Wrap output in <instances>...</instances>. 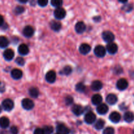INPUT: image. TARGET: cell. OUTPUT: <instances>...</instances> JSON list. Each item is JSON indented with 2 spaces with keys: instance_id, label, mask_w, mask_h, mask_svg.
<instances>
[{
  "instance_id": "cell-45",
  "label": "cell",
  "mask_w": 134,
  "mask_h": 134,
  "mask_svg": "<svg viewBox=\"0 0 134 134\" xmlns=\"http://www.w3.org/2000/svg\"><path fill=\"white\" fill-rule=\"evenodd\" d=\"M56 134H58V133H56Z\"/></svg>"
},
{
  "instance_id": "cell-10",
  "label": "cell",
  "mask_w": 134,
  "mask_h": 134,
  "mask_svg": "<svg viewBox=\"0 0 134 134\" xmlns=\"http://www.w3.org/2000/svg\"><path fill=\"white\" fill-rule=\"evenodd\" d=\"M24 36L26 37H31L34 34V29L31 26H26L22 31Z\"/></svg>"
},
{
  "instance_id": "cell-29",
  "label": "cell",
  "mask_w": 134,
  "mask_h": 134,
  "mask_svg": "<svg viewBox=\"0 0 134 134\" xmlns=\"http://www.w3.org/2000/svg\"><path fill=\"white\" fill-rule=\"evenodd\" d=\"M75 88L76 90L79 92H83L85 91V89H86L85 85L83 83H82V82H79V83L77 84Z\"/></svg>"
},
{
  "instance_id": "cell-35",
  "label": "cell",
  "mask_w": 134,
  "mask_h": 134,
  "mask_svg": "<svg viewBox=\"0 0 134 134\" xmlns=\"http://www.w3.org/2000/svg\"><path fill=\"white\" fill-rule=\"evenodd\" d=\"M15 62H16V63L18 64V65H20V66H22V65H24V64H25V61H24V58H21V57L16 58L15 60Z\"/></svg>"
},
{
  "instance_id": "cell-33",
  "label": "cell",
  "mask_w": 134,
  "mask_h": 134,
  "mask_svg": "<svg viewBox=\"0 0 134 134\" xmlns=\"http://www.w3.org/2000/svg\"><path fill=\"white\" fill-rule=\"evenodd\" d=\"M103 134H115V130L112 127H107L104 129Z\"/></svg>"
},
{
  "instance_id": "cell-21",
  "label": "cell",
  "mask_w": 134,
  "mask_h": 134,
  "mask_svg": "<svg viewBox=\"0 0 134 134\" xmlns=\"http://www.w3.org/2000/svg\"><path fill=\"white\" fill-rule=\"evenodd\" d=\"M103 100V98L102 96L100 94H94L92 97V103H93L95 105H99L101 104V103L102 102Z\"/></svg>"
},
{
  "instance_id": "cell-15",
  "label": "cell",
  "mask_w": 134,
  "mask_h": 134,
  "mask_svg": "<svg viewBox=\"0 0 134 134\" xmlns=\"http://www.w3.org/2000/svg\"><path fill=\"white\" fill-rule=\"evenodd\" d=\"M109 120H111L112 122L113 123H118L121 119V115L119 113L116 112H113L110 114L109 115Z\"/></svg>"
},
{
  "instance_id": "cell-4",
  "label": "cell",
  "mask_w": 134,
  "mask_h": 134,
  "mask_svg": "<svg viewBox=\"0 0 134 134\" xmlns=\"http://www.w3.org/2000/svg\"><path fill=\"white\" fill-rule=\"evenodd\" d=\"M54 15L56 19L62 20L65 18V15H66V12L64 8H57L55 9L54 12Z\"/></svg>"
},
{
  "instance_id": "cell-1",
  "label": "cell",
  "mask_w": 134,
  "mask_h": 134,
  "mask_svg": "<svg viewBox=\"0 0 134 134\" xmlns=\"http://www.w3.org/2000/svg\"><path fill=\"white\" fill-rule=\"evenodd\" d=\"M1 105H2L3 109L5 111H10L11 110H13V108H14V102H13V101L12 100V99H5L2 102Z\"/></svg>"
},
{
  "instance_id": "cell-37",
  "label": "cell",
  "mask_w": 134,
  "mask_h": 134,
  "mask_svg": "<svg viewBox=\"0 0 134 134\" xmlns=\"http://www.w3.org/2000/svg\"><path fill=\"white\" fill-rule=\"evenodd\" d=\"M37 3L40 7H44L47 6V5L48 4V1H47V0H39L37 1Z\"/></svg>"
},
{
  "instance_id": "cell-12",
  "label": "cell",
  "mask_w": 134,
  "mask_h": 134,
  "mask_svg": "<svg viewBox=\"0 0 134 134\" xmlns=\"http://www.w3.org/2000/svg\"><path fill=\"white\" fill-rule=\"evenodd\" d=\"M3 57L5 60L7 61H10L14 57V51L10 48H7L3 52Z\"/></svg>"
},
{
  "instance_id": "cell-8",
  "label": "cell",
  "mask_w": 134,
  "mask_h": 134,
  "mask_svg": "<svg viewBox=\"0 0 134 134\" xmlns=\"http://www.w3.org/2000/svg\"><path fill=\"white\" fill-rule=\"evenodd\" d=\"M106 51L110 54H115L118 51V46L116 43H108L106 46Z\"/></svg>"
},
{
  "instance_id": "cell-18",
  "label": "cell",
  "mask_w": 134,
  "mask_h": 134,
  "mask_svg": "<svg viewBox=\"0 0 134 134\" xmlns=\"http://www.w3.org/2000/svg\"><path fill=\"white\" fill-rule=\"evenodd\" d=\"M118 101L117 96L114 94H110L106 98V102L109 105H113L115 103H116Z\"/></svg>"
},
{
  "instance_id": "cell-40",
  "label": "cell",
  "mask_w": 134,
  "mask_h": 134,
  "mask_svg": "<svg viewBox=\"0 0 134 134\" xmlns=\"http://www.w3.org/2000/svg\"><path fill=\"white\" fill-rule=\"evenodd\" d=\"M5 91V85L3 82L0 81V93H3Z\"/></svg>"
},
{
  "instance_id": "cell-7",
  "label": "cell",
  "mask_w": 134,
  "mask_h": 134,
  "mask_svg": "<svg viewBox=\"0 0 134 134\" xmlns=\"http://www.w3.org/2000/svg\"><path fill=\"white\" fill-rule=\"evenodd\" d=\"M128 82L125 79H120L116 82V88L119 90H124L128 88Z\"/></svg>"
},
{
  "instance_id": "cell-43",
  "label": "cell",
  "mask_w": 134,
  "mask_h": 134,
  "mask_svg": "<svg viewBox=\"0 0 134 134\" xmlns=\"http://www.w3.org/2000/svg\"><path fill=\"white\" fill-rule=\"evenodd\" d=\"M1 106H0V113H1Z\"/></svg>"
},
{
  "instance_id": "cell-9",
  "label": "cell",
  "mask_w": 134,
  "mask_h": 134,
  "mask_svg": "<svg viewBox=\"0 0 134 134\" xmlns=\"http://www.w3.org/2000/svg\"><path fill=\"white\" fill-rule=\"evenodd\" d=\"M45 79L49 83H53L56 81V73L54 71H49L45 75Z\"/></svg>"
},
{
  "instance_id": "cell-2",
  "label": "cell",
  "mask_w": 134,
  "mask_h": 134,
  "mask_svg": "<svg viewBox=\"0 0 134 134\" xmlns=\"http://www.w3.org/2000/svg\"><path fill=\"white\" fill-rule=\"evenodd\" d=\"M94 54L98 58H103L106 54V48L102 45H97L94 48Z\"/></svg>"
},
{
  "instance_id": "cell-30",
  "label": "cell",
  "mask_w": 134,
  "mask_h": 134,
  "mask_svg": "<svg viewBox=\"0 0 134 134\" xmlns=\"http://www.w3.org/2000/svg\"><path fill=\"white\" fill-rule=\"evenodd\" d=\"M72 71H73V69H72L71 67L68 65V66L64 67L62 71V74L65 75H70Z\"/></svg>"
},
{
  "instance_id": "cell-42",
  "label": "cell",
  "mask_w": 134,
  "mask_h": 134,
  "mask_svg": "<svg viewBox=\"0 0 134 134\" xmlns=\"http://www.w3.org/2000/svg\"><path fill=\"white\" fill-rule=\"evenodd\" d=\"M4 24V18L2 15L0 14V26H2Z\"/></svg>"
},
{
  "instance_id": "cell-34",
  "label": "cell",
  "mask_w": 134,
  "mask_h": 134,
  "mask_svg": "<svg viewBox=\"0 0 134 134\" xmlns=\"http://www.w3.org/2000/svg\"><path fill=\"white\" fill-rule=\"evenodd\" d=\"M14 12H15L16 14H22V13L24 12V8L22 6H18L15 8V9H14Z\"/></svg>"
},
{
  "instance_id": "cell-32",
  "label": "cell",
  "mask_w": 134,
  "mask_h": 134,
  "mask_svg": "<svg viewBox=\"0 0 134 134\" xmlns=\"http://www.w3.org/2000/svg\"><path fill=\"white\" fill-rule=\"evenodd\" d=\"M43 130H44V132L45 134H51L52 133L54 130L53 127L51 126H44L43 127Z\"/></svg>"
},
{
  "instance_id": "cell-13",
  "label": "cell",
  "mask_w": 134,
  "mask_h": 134,
  "mask_svg": "<svg viewBox=\"0 0 134 134\" xmlns=\"http://www.w3.org/2000/svg\"><path fill=\"white\" fill-rule=\"evenodd\" d=\"M96 111L98 114L99 115H105L109 111V107L105 103H101L100 105L97 107Z\"/></svg>"
},
{
  "instance_id": "cell-19",
  "label": "cell",
  "mask_w": 134,
  "mask_h": 134,
  "mask_svg": "<svg viewBox=\"0 0 134 134\" xmlns=\"http://www.w3.org/2000/svg\"><path fill=\"white\" fill-rule=\"evenodd\" d=\"M10 75L15 80L20 79L22 77V71L19 69H14L10 72Z\"/></svg>"
},
{
  "instance_id": "cell-36",
  "label": "cell",
  "mask_w": 134,
  "mask_h": 134,
  "mask_svg": "<svg viewBox=\"0 0 134 134\" xmlns=\"http://www.w3.org/2000/svg\"><path fill=\"white\" fill-rule=\"evenodd\" d=\"M65 103H66L67 105H70L71 104H72V103H73V98H72L71 96H67L66 98H65Z\"/></svg>"
},
{
  "instance_id": "cell-41",
  "label": "cell",
  "mask_w": 134,
  "mask_h": 134,
  "mask_svg": "<svg viewBox=\"0 0 134 134\" xmlns=\"http://www.w3.org/2000/svg\"><path fill=\"white\" fill-rule=\"evenodd\" d=\"M123 9H124L125 11H131V10L132 9V5H125L123 8Z\"/></svg>"
},
{
  "instance_id": "cell-26",
  "label": "cell",
  "mask_w": 134,
  "mask_h": 134,
  "mask_svg": "<svg viewBox=\"0 0 134 134\" xmlns=\"http://www.w3.org/2000/svg\"><path fill=\"white\" fill-rule=\"evenodd\" d=\"M9 44V41L5 36H0V48H5Z\"/></svg>"
},
{
  "instance_id": "cell-11",
  "label": "cell",
  "mask_w": 134,
  "mask_h": 134,
  "mask_svg": "<svg viewBox=\"0 0 134 134\" xmlns=\"http://www.w3.org/2000/svg\"><path fill=\"white\" fill-rule=\"evenodd\" d=\"M56 131L58 134H69V129L64 124H59L56 126Z\"/></svg>"
},
{
  "instance_id": "cell-3",
  "label": "cell",
  "mask_w": 134,
  "mask_h": 134,
  "mask_svg": "<svg viewBox=\"0 0 134 134\" xmlns=\"http://www.w3.org/2000/svg\"><path fill=\"white\" fill-rule=\"evenodd\" d=\"M96 120V116L95 114L92 111L86 113V115H85V121L86 124H92L95 122Z\"/></svg>"
},
{
  "instance_id": "cell-25",
  "label": "cell",
  "mask_w": 134,
  "mask_h": 134,
  "mask_svg": "<svg viewBox=\"0 0 134 134\" xmlns=\"http://www.w3.org/2000/svg\"><path fill=\"white\" fill-rule=\"evenodd\" d=\"M124 119L126 122H132L134 120V114L130 111L125 113L124 115Z\"/></svg>"
},
{
  "instance_id": "cell-17",
  "label": "cell",
  "mask_w": 134,
  "mask_h": 134,
  "mask_svg": "<svg viewBox=\"0 0 134 134\" xmlns=\"http://www.w3.org/2000/svg\"><path fill=\"white\" fill-rule=\"evenodd\" d=\"M29 50L27 44H20L19 47L18 48V52L22 56H26L27 54L29 53Z\"/></svg>"
},
{
  "instance_id": "cell-24",
  "label": "cell",
  "mask_w": 134,
  "mask_h": 134,
  "mask_svg": "<svg viewBox=\"0 0 134 134\" xmlns=\"http://www.w3.org/2000/svg\"><path fill=\"white\" fill-rule=\"evenodd\" d=\"M51 27L54 31H58L61 30L62 24L58 21L53 20L51 22Z\"/></svg>"
},
{
  "instance_id": "cell-38",
  "label": "cell",
  "mask_w": 134,
  "mask_h": 134,
  "mask_svg": "<svg viewBox=\"0 0 134 134\" xmlns=\"http://www.w3.org/2000/svg\"><path fill=\"white\" fill-rule=\"evenodd\" d=\"M10 132L12 134H18V129L16 126H13L10 127Z\"/></svg>"
},
{
  "instance_id": "cell-6",
  "label": "cell",
  "mask_w": 134,
  "mask_h": 134,
  "mask_svg": "<svg viewBox=\"0 0 134 134\" xmlns=\"http://www.w3.org/2000/svg\"><path fill=\"white\" fill-rule=\"evenodd\" d=\"M102 38L107 43H112L115 39V35L110 31H103L102 34Z\"/></svg>"
},
{
  "instance_id": "cell-22",
  "label": "cell",
  "mask_w": 134,
  "mask_h": 134,
  "mask_svg": "<svg viewBox=\"0 0 134 134\" xmlns=\"http://www.w3.org/2000/svg\"><path fill=\"white\" fill-rule=\"evenodd\" d=\"M103 88V84L99 81H94L91 85L92 90L94 91H99Z\"/></svg>"
},
{
  "instance_id": "cell-31",
  "label": "cell",
  "mask_w": 134,
  "mask_h": 134,
  "mask_svg": "<svg viewBox=\"0 0 134 134\" xmlns=\"http://www.w3.org/2000/svg\"><path fill=\"white\" fill-rule=\"evenodd\" d=\"M51 3L52 6L57 9V8L61 7L63 4V1L61 0H52V1H51Z\"/></svg>"
},
{
  "instance_id": "cell-16",
  "label": "cell",
  "mask_w": 134,
  "mask_h": 134,
  "mask_svg": "<svg viewBox=\"0 0 134 134\" xmlns=\"http://www.w3.org/2000/svg\"><path fill=\"white\" fill-rule=\"evenodd\" d=\"M90 51H91V47L86 43H83V44H81V46L79 47V52L82 54H87L90 52Z\"/></svg>"
},
{
  "instance_id": "cell-20",
  "label": "cell",
  "mask_w": 134,
  "mask_h": 134,
  "mask_svg": "<svg viewBox=\"0 0 134 134\" xmlns=\"http://www.w3.org/2000/svg\"><path fill=\"white\" fill-rule=\"evenodd\" d=\"M72 112L73 114L76 115V116H80L82 115L84 112L83 107L82 106L79 105H75L72 107Z\"/></svg>"
},
{
  "instance_id": "cell-14",
  "label": "cell",
  "mask_w": 134,
  "mask_h": 134,
  "mask_svg": "<svg viewBox=\"0 0 134 134\" xmlns=\"http://www.w3.org/2000/svg\"><path fill=\"white\" fill-rule=\"evenodd\" d=\"M86 25L83 22H78L75 25V31L77 34H82L83 32H85V30H86Z\"/></svg>"
},
{
  "instance_id": "cell-23",
  "label": "cell",
  "mask_w": 134,
  "mask_h": 134,
  "mask_svg": "<svg viewBox=\"0 0 134 134\" xmlns=\"http://www.w3.org/2000/svg\"><path fill=\"white\" fill-rule=\"evenodd\" d=\"M10 124V121L9 119L6 116H2L0 118V127L1 128H7L9 127Z\"/></svg>"
},
{
  "instance_id": "cell-44",
  "label": "cell",
  "mask_w": 134,
  "mask_h": 134,
  "mask_svg": "<svg viewBox=\"0 0 134 134\" xmlns=\"http://www.w3.org/2000/svg\"><path fill=\"white\" fill-rule=\"evenodd\" d=\"M133 134H134V130H133Z\"/></svg>"
},
{
  "instance_id": "cell-28",
  "label": "cell",
  "mask_w": 134,
  "mask_h": 134,
  "mask_svg": "<svg viewBox=\"0 0 134 134\" xmlns=\"http://www.w3.org/2000/svg\"><path fill=\"white\" fill-rule=\"evenodd\" d=\"M29 94H30L31 97H32L34 98H36L39 96V90H38V89L37 88L32 87L31 88H30V90H29Z\"/></svg>"
},
{
  "instance_id": "cell-39",
  "label": "cell",
  "mask_w": 134,
  "mask_h": 134,
  "mask_svg": "<svg viewBox=\"0 0 134 134\" xmlns=\"http://www.w3.org/2000/svg\"><path fill=\"white\" fill-rule=\"evenodd\" d=\"M34 134H45V133H44V130H43V128H38L35 130Z\"/></svg>"
},
{
  "instance_id": "cell-27",
  "label": "cell",
  "mask_w": 134,
  "mask_h": 134,
  "mask_svg": "<svg viewBox=\"0 0 134 134\" xmlns=\"http://www.w3.org/2000/svg\"><path fill=\"white\" fill-rule=\"evenodd\" d=\"M105 126V121L102 119H99L97 120L94 124V128L96 130H99L103 129V128Z\"/></svg>"
},
{
  "instance_id": "cell-5",
  "label": "cell",
  "mask_w": 134,
  "mask_h": 134,
  "mask_svg": "<svg viewBox=\"0 0 134 134\" xmlns=\"http://www.w3.org/2000/svg\"><path fill=\"white\" fill-rule=\"evenodd\" d=\"M22 106L24 109L30 111L34 107V103L31 99L25 98L22 101Z\"/></svg>"
}]
</instances>
